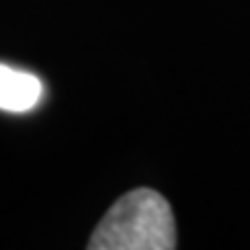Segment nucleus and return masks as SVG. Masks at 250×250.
I'll return each instance as SVG.
<instances>
[{
  "mask_svg": "<svg viewBox=\"0 0 250 250\" xmlns=\"http://www.w3.org/2000/svg\"><path fill=\"white\" fill-rule=\"evenodd\" d=\"M42 81L35 74L17 70L0 62V109L12 114H23L35 107L42 98Z\"/></svg>",
  "mask_w": 250,
  "mask_h": 250,
  "instance_id": "f03ea898",
  "label": "nucleus"
},
{
  "mask_svg": "<svg viewBox=\"0 0 250 250\" xmlns=\"http://www.w3.org/2000/svg\"><path fill=\"white\" fill-rule=\"evenodd\" d=\"M90 250H171L176 225L169 202L151 188L123 195L98 223Z\"/></svg>",
  "mask_w": 250,
  "mask_h": 250,
  "instance_id": "f257e3e1",
  "label": "nucleus"
}]
</instances>
